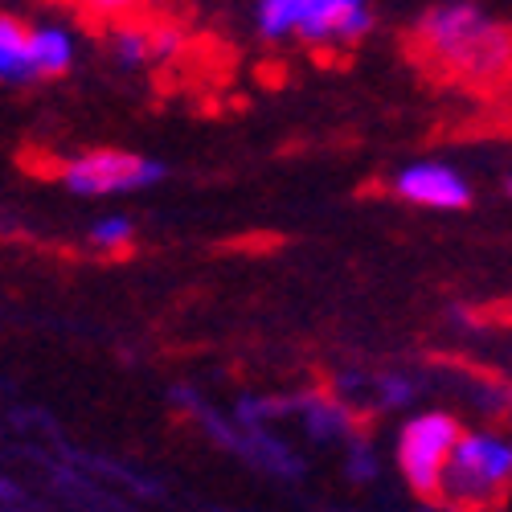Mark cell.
Instances as JSON below:
<instances>
[{
  "label": "cell",
  "instance_id": "6da1fadb",
  "mask_svg": "<svg viewBox=\"0 0 512 512\" xmlns=\"http://www.w3.org/2000/svg\"><path fill=\"white\" fill-rule=\"evenodd\" d=\"M414 50L431 62L435 74L467 87H496L512 78V29L472 0H447L426 9L414 29Z\"/></svg>",
  "mask_w": 512,
  "mask_h": 512
},
{
  "label": "cell",
  "instance_id": "7a4b0ae2",
  "mask_svg": "<svg viewBox=\"0 0 512 512\" xmlns=\"http://www.w3.org/2000/svg\"><path fill=\"white\" fill-rule=\"evenodd\" d=\"M508 488H512V439L492 431H472V435L463 431L443 472L439 504L455 512H480V508H496Z\"/></svg>",
  "mask_w": 512,
  "mask_h": 512
},
{
  "label": "cell",
  "instance_id": "3957f363",
  "mask_svg": "<svg viewBox=\"0 0 512 512\" xmlns=\"http://www.w3.org/2000/svg\"><path fill=\"white\" fill-rule=\"evenodd\" d=\"M369 25V0H259V33L267 41L300 37L308 46H353Z\"/></svg>",
  "mask_w": 512,
  "mask_h": 512
},
{
  "label": "cell",
  "instance_id": "277c9868",
  "mask_svg": "<svg viewBox=\"0 0 512 512\" xmlns=\"http://www.w3.org/2000/svg\"><path fill=\"white\" fill-rule=\"evenodd\" d=\"M463 435V426L443 414V410H426L414 414L402 435H398V467L410 484V492H418L422 500H439L443 492V472L451 463V451Z\"/></svg>",
  "mask_w": 512,
  "mask_h": 512
},
{
  "label": "cell",
  "instance_id": "5b68a950",
  "mask_svg": "<svg viewBox=\"0 0 512 512\" xmlns=\"http://www.w3.org/2000/svg\"><path fill=\"white\" fill-rule=\"evenodd\" d=\"M168 177V168L152 156L123 152V148H95L62 164V185L78 197H115L152 189Z\"/></svg>",
  "mask_w": 512,
  "mask_h": 512
},
{
  "label": "cell",
  "instance_id": "8992f818",
  "mask_svg": "<svg viewBox=\"0 0 512 512\" xmlns=\"http://www.w3.org/2000/svg\"><path fill=\"white\" fill-rule=\"evenodd\" d=\"M394 193L422 209H467L472 205V185H467L451 164H439V160L406 164L394 177Z\"/></svg>",
  "mask_w": 512,
  "mask_h": 512
},
{
  "label": "cell",
  "instance_id": "52a82bcc",
  "mask_svg": "<svg viewBox=\"0 0 512 512\" xmlns=\"http://www.w3.org/2000/svg\"><path fill=\"white\" fill-rule=\"evenodd\" d=\"M181 46V37L173 29H156V25H123L115 33V54L123 66H144L164 54H173Z\"/></svg>",
  "mask_w": 512,
  "mask_h": 512
},
{
  "label": "cell",
  "instance_id": "ba28073f",
  "mask_svg": "<svg viewBox=\"0 0 512 512\" xmlns=\"http://www.w3.org/2000/svg\"><path fill=\"white\" fill-rule=\"evenodd\" d=\"M0 78H5V82H29V78H37L33 29H25L17 17H5V13H0Z\"/></svg>",
  "mask_w": 512,
  "mask_h": 512
},
{
  "label": "cell",
  "instance_id": "9c48e42d",
  "mask_svg": "<svg viewBox=\"0 0 512 512\" xmlns=\"http://www.w3.org/2000/svg\"><path fill=\"white\" fill-rule=\"evenodd\" d=\"M33 62L37 78H58L74 66V37L58 25H41L33 29Z\"/></svg>",
  "mask_w": 512,
  "mask_h": 512
},
{
  "label": "cell",
  "instance_id": "30bf717a",
  "mask_svg": "<svg viewBox=\"0 0 512 512\" xmlns=\"http://www.w3.org/2000/svg\"><path fill=\"white\" fill-rule=\"evenodd\" d=\"M87 242L99 246V250H123V246L136 242V222L123 218V213H111V218H99L87 230Z\"/></svg>",
  "mask_w": 512,
  "mask_h": 512
},
{
  "label": "cell",
  "instance_id": "8fae6325",
  "mask_svg": "<svg viewBox=\"0 0 512 512\" xmlns=\"http://www.w3.org/2000/svg\"><path fill=\"white\" fill-rule=\"evenodd\" d=\"M87 13H95V17H111V21H123V17H132V13H140V5L144 0H78Z\"/></svg>",
  "mask_w": 512,
  "mask_h": 512
},
{
  "label": "cell",
  "instance_id": "7c38bea8",
  "mask_svg": "<svg viewBox=\"0 0 512 512\" xmlns=\"http://www.w3.org/2000/svg\"><path fill=\"white\" fill-rule=\"evenodd\" d=\"M508 193H512V181H508Z\"/></svg>",
  "mask_w": 512,
  "mask_h": 512
}]
</instances>
